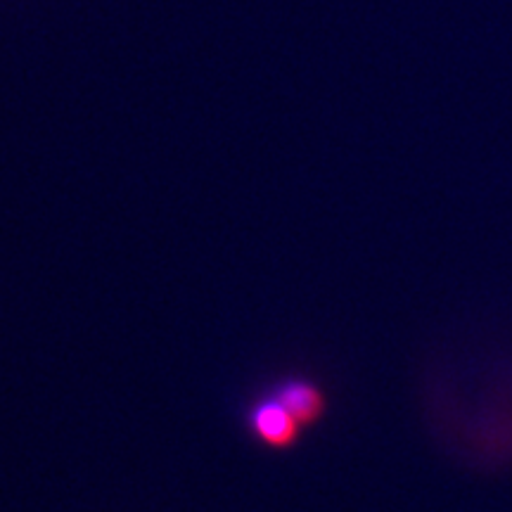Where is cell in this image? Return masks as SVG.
Instances as JSON below:
<instances>
[{
    "instance_id": "6da1fadb",
    "label": "cell",
    "mask_w": 512,
    "mask_h": 512,
    "mask_svg": "<svg viewBox=\"0 0 512 512\" xmlns=\"http://www.w3.org/2000/svg\"><path fill=\"white\" fill-rule=\"evenodd\" d=\"M299 427L302 425L292 418V413L273 396L259 401L249 411V430L273 448L292 446L299 437Z\"/></svg>"
},
{
    "instance_id": "7a4b0ae2",
    "label": "cell",
    "mask_w": 512,
    "mask_h": 512,
    "mask_svg": "<svg viewBox=\"0 0 512 512\" xmlns=\"http://www.w3.org/2000/svg\"><path fill=\"white\" fill-rule=\"evenodd\" d=\"M273 399H278L299 425H313L325 413V396L316 384L306 380H283L273 389Z\"/></svg>"
}]
</instances>
